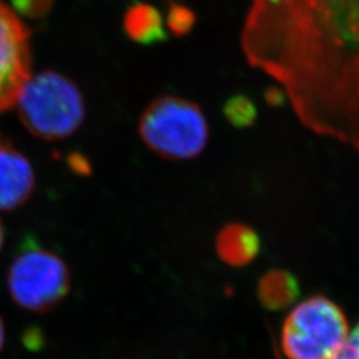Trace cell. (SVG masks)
<instances>
[{
    "label": "cell",
    "mask_w": 359,
    "mask_h": 359,
    "mask_svg": "<svg viewBox=\"0 0 359 359\" xmlns=\"http://www.w3.org/2000/svg\"><path fill=\"white\" fill-rule=\"evenodd\" d=\"M287 97H286L285 92L281 88H278V87H271V88L265 92V100L271 107L283 105Z\"/></svg>",
    "instance_id": "obj_15"
},
{
    "label": "cell",
    "mask_w": 359,
    "mask_h": 359,
    "mask_svg": "<svg viewBox=\"0 0 359 359\" xmlns=\"http://www.w3.org/2000/svg\"><path fill=\"white\" fill-rule=\"evenodd\" d=\"M259 252L256 231L243 224H231L217 236V253L231 265H246Z\"/></svg>",
    "instance_id": "obj_8"
},
{
    "label": "cell",
    "mask_w": 359,
    "mask_h": 359,
    "mask_svg": "<svg viewBox=\"0 0 359 359\" xmlns=\"http://www.w3.org/2000/svg\"><path fill=\"white\" fill-rule=\"evenodd\" d=\"M34 185V172L26 157L0 147V210H13L26 203Z\"/></svg>",
    "instance_id": "obj_7"
},
{
    "label": "cell",
    "mask_w": 359,
    "mask_h": 359,
    "mask_svg": "<svg viewBox=\"0 0 359 359\" xmlns=\"http://www.w3.org/2000/svg\"><path fill=\"white\" fill-rule=\"evenodd\" d=\"M52 3L53 0H13L15 10L31 19L46 16L51 10Z\"/></svg>",
    "instance_id": "obj_13"
},
{
    "label": "cell",
    "mask_w": 359,
    "mask_h": 359,
    "mask_svg": "<svg viewBox=\"0 0 359 359\" xmlns=\"http://www.w3.org/2000/svg\"><path fill=\"white\" fill-rule=\"evenodd\" d=\"M124 28L129 38L142 44H154L167 40L161 13L145 3L133 4L129 8L124 18Z\"/></svg>",
    "instance_id": "obj_9"
},
{
    "label": "cell",
    "mask_w": 359,
    "mask_h": 359,
    "mask_svg": "<svg viewBox=\"0 0 359 359\" xmlns=\"http://www.w3.org/2000/svg\"><path fill=\"white\" fill-rule=\"evenodd\" d=\"M1 245H3V228L0 224V249H1Z\"/></svg>",
    "instance_id": "obj_17"
},
{
    "label": "cell",
    "mask_w": 359,
    "mask_h": 359,
    "mask_svg": "<svg viewBox=\"0 0 359 359\" xmlns=\"http://www.w3.org/2000/svg\"><path fill=\"white\" fill-rule=\"evenodd\" d=\"M28 32L0 1V112L10 108L29 79Z\"/></svg>",
    "instance_id": "obj_6"
},
{
    "label": "cell",
    "mask_w": 359,
    "mask_h": 359,
    "mask_svg": "<svg viewBox=\"0 0 359 359\" xmlns=\"http://www.w3.org/2000/svg\"><path fill=\"white\" fill-rule=\"evenodd\" d=\"M243 48L306 128L359 151V0H253Z\"/></svg>",
    "instance_id": "obj_1"
},
{
    "label": "cell",
    "mask_w": 359,
    "mask_h": 359,
    "mask_svg": "<svg viewBox=\"0 0 359 359\" xmlns=\"http://www.w3.org/2000/svg\"><path fill=\"white\" fill-rule=\"evenodd\" d=\"M4 339H6V334H4V325H3V321H1V318H0V350L3 348V345H4Z\"/></svg>",
    "instance_id": "obj_16"
},
{
    "label": "cell",
    "mask_w": 359,
    "mask_h": 359,
    "mask_svg": "<svg viewBox=\"0 0 359 359\" xmlns=\"http://www.w3.org/2000/svg\"><path fill=\"white\" fill-rule=\"evenodd\" d=\"M222 112L231 126L241 129L252 127L258 116L256 104L244 95H234L229 97Z\"/></svg>",
    "instance_id": "obj_11"
},
{
    "label": "cell",
    "mask_w": 359,
    "mask_h": 359,
    "mask_svg": "<svg viewBox=\"0 0 359 359\" xmlns=\"http://www.w3.org/2000/svg\"><path fill=\"white\" fill-rule=\"evenodd\" d=\"M7 285L20 308L46 313L69 293L71 274L60 257L28 241L8 269Z\"/></svg>",
    "instance_id": "obj_4"
},
{
    "label": "cell",
    "mask_w": 359,
    "mask_h": 359,
    "mask_svg": "<svg viewBox=\"0 0 359 359\" xmlns=\"http://www.w3.org/2000/svg\"><path fill=\"white\" fill-rule=\"evenodd\" d=\"M332 359H359V323L337 350Z\"/></svg>",
    "instance_id": "obj_14"
},
{
    "label": "cell",
    "mask_w": 359,
    "mask_h": 359,
    "mask_svg": "<svg viewBox=\"0 0 359 359\" xmlns=\"http://www.w3.org/2000/svg\"><path fill=\"white\" fill-rule=\"evenodd\" d=\"M169 29L177 35L184 36L192 29L196 23V15L191 8L181 6V4H173L169 8L167 19Z\"/></svg>",
    "instance_id": "obj_12"
},
{
    "label": "cell",
    "mask_w": 359,
    "mask_h": 359,
    "mask_svg": "<svg viewBox=\"0 0 359 359\" xmlns=\"http://www.w3.org/2000/svg\"><path fill=\"white\" fill-rule=\"evenodd\" d=\"M261 299L270 308H283L297 295L294 278L285 271H273L266 276L259 287Z\"/></svg>",
    "instance_id": "obj_10"
},
{
    "label": "cell",
    "mask_w": 359,
    "mask_h": 359,
    "mask_svg": "<svg viewBox=\"0 0 359 359\" xmlns=\"http://www.w3.org/2000/svg\"><path fill=\"white\" fill-rule=\"evenodd\" d=\"M16 100L27 129L46 140L72 135L84 117L80 90L67 77L55 72L28 79Z\"/></svg>",
    "instance_id": "obj_2"
},
{
    "label": "cell",
    "mask_w": 359,
    "mask_h": 359,
    "mask_svg": "<svg viewBox=\"0 0 359 359\" xmlns=\"http://www.w3.org/2000/svg\"><path fill=\"white\" fill-rule=\"evenodd\" d=\"M139 130L147 147L170 160H189L198 156L209 139L203 109L175 96L154 100L142 114Z\"/></svg>",
    "instance_id": "obj_3"
},
{
    "label": "cell",
    "mask_w": 359,
    "mask_h": 359,
    "mask_svg": "<svg viewBox=\"0 0 359 359\" xmlns=\"http://www.w3.org/2000/svg\"><path fill=\"white\" fill-rule=\"evenodd\" d=\"M346 337L342 310L327 298L313 297L283 323V353L289 359H332Z\"/></svg>",
    "instance_id": "obj_5"
}]
</instances>
